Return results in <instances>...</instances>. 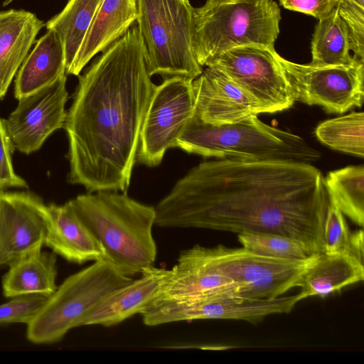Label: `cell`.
Segmentation results:
<instances>
[{
	"mask_svg": "<svg viewBox=\"0 0 364 364\" xmlns=\"http://www.w3.org/2000/svg\"><path fill=\"white\" fill-rule=\"evenodd\" d=\"M296 101L318 105L328 113L360 107L364 100V60L344 65L316 67L287 60L276 53Z\"/></svg>",
	"mask_w": 364,
	"mask_h": 364,
	"instance_id": "obj_10",
	"label": "cell"
},
{
	"mask_svg": "<svg viewBox=\"0 0 364 364\" xmlns=\"http://www.w3.org/2000/svg\"><path fill=\"white\" fill-rule=\"evenodd\" d=\"M205 250L215 267L236 284L237 296L249 299H273L298 287L318 254L306 259H290L223 245L205 247Z\"/></svg>",
	"mask_w": 364,
	"mask_h": 364,
	"instance_id": "obj_8",
	"label": "cell"
},
{
	"mask_svg": "<svg viewBox=\"0 0 364 364\" xmlns=\"http://www.w3.org/2000/svg\"><path fill=\"white\" fill-rule=\"evenodd\" d=\"M103 0H68L64 9L46 23L58 36L68 74Z\"/></svg>",
	"mask_w": 364,
	"mask_h": 364,
	"instance_id": "obj_23",
	"label": "cell"
},
{
	"mask_svg": "<svg viewBox=\"0 0 364 364\" xmlns=\"http://www.w3.org/2000/svg\"><path fill=\"white\" fill-rule=\"evenodd\" d=\"M66 75L63 44L53 30H47L27 55L16 76L14 96L17 100L30 95Z\"/></svg>",
	"mask_w": 364,
	"mask_h": 364,
	"instance_id": "obj_20",
	"label": "cell"
},
{
	"mask_svg": "<svg viewBox=\"0 0 364 364\" xmlns=\"http://www.w3.org/2000/svg\"><path fill=\"white\" fill-rule=\"evenodd\" d=\"M338 10L348 30L353 56L364 60V6L351 0H339Z\"/></svg>",
	"mask_w": 364,
	"mask_h": 364,
	"instance_id": "obj_29",
	"label": "cell"
},
{
	"mask_svg": "<svg viewBox=\"0 0 364 364\" xmlns=\"http://www.w3.org/2000/svg\"><path fill=\"white\" fill-rule=\"evenodd\" d=\"M168 269L154 265L144 268L141 277L113 291L85 317L81 326L110 327L141 314L162 294Z\"/></svg>",
	"mask_w": 364,
	"mask_h": 364,
	"instance_id": "obj_16",
	"label": "cell"
},
{
	"mask_svg": "<svg viewBox=\"0 0 364 364\" xmlns=\"http://www.w3.org/2000/svg\"><path fill=\"white\" fill-rule=\"evenodd\" d=\"M324 184L329 201L363 228L364 223V166H348L328 172Z\"/></svg>",
	"mask_w": 364,
	"mask_h": 364,
	"instance_id": "obj_25",
	"label": "cell"
},
{
	"mask_svg": "<svg viewBox=\"0 0 364 364\" xmlns=\"http://www.w3.org/2000/svg\"><path fill=\"white\" fill-rule=\"evenodd\" d=\"M46 205L28 191L0 190V267L44 245Z\"/></svg>",
	"mask_w": 364,
	"mask_h": 364,
	"instance_id": "obj_13",
	"label": "cell"
},
{
	"mask_svg": "<svg viewBox=\"0 0 364 364\" xmlns=\"http://www.w3.org/2000/svg\"><path fill=\"white\" fill-rule=\"evenodd\" d=\"M353 1H354L355 3H356L357 4L361 6H364V0H351Z\"/></svg>",
	"mask_w": 364,
	"mask_h": 364,
	"instance_id": "obj_33",
	"label": "cell"
},
{
	"mask_svg": "<svg viewBox=\"0 0 364 364\" xmlns=\"http://www.w3.org/2000/svg\"><path fill=\"white\" fill-rule=\"evenodd\" d=\"M237 292L236 284L215 267L205 247L195 245L182 250L168 269L159 299H206L237 296Z\"/></svg>",
	"mask_w": 364,
	"mask_h": 364,
	"instance_id": "obj_15",
	"label": "cell"
},
{
	"mask_svg": "<svg viewBox=\"0 0 364 364\" xmlns=\"http://www.w3.org/2000/svg\"><path fill=\"white\" fill-rule=\"evenodd\" d=\"M237 238L242 247L264 256L306 259L314 255L300 241L280 234L245 232Z\"/></svg>",
	"mask_w": 364,
	"mask_h": 364,
	"instance_id": "obj_28",
	"label": "cell"
},
{
	"mask_svg": "<svg viewBox=\"0 0 364 364\" xmlns=\"http://www.w3.org/2000/svg\"><path fill=\"white\" fill-rule=\"evenodd\" d=\"M193 48L202 68L239 46L275 50L280 33V8L273 0H207L193 9Z\"/></svg>",
	"mask_w": 364,
	"mask_h": 364,
	"instance_id": "obj_5",
	"label": "cell"
},
{
	"mask_svg": "<svg viewBox=\"0 0 364 364\" xmlns=\"http://www.w3.org/2000/svg\"><path fill=\"white\" fill-rule=\"evenodd\" d=\"M14 0H5L4 2L3 3V6H7L8 4H9L11 1H13Z\"/></svg>",
	"mask_w": 364,
	"mask_h": 364,
	"instance_id": "obj_34",
	"label": "cell"
},
{
	"mask_svg": "<svg viewBox=\"0 0 364 364\" xmlns=\"http://www.w3.org/2000/svg\"><path fill=\"white\" fill-rule=\"evenodd\" d=\"M66 75L52 85L18 100L4 119L14 150L25 154L38 151L55 131L63 128L68 97Z\"/></svg>",
	"mask_w": 364,
	"mask_h": 364,
	"instance_id": "obj_12",
	"label": "cell"
},
{
	"mask_svg": "<svg viewBox=\"0 0 364 364\" xmlns=\"http://www.w3.org/2000/svg\"><path fill=\"white\" fill-rule=\"evenodd\" d=\"M14 149L7 134L4 119L0 118V190L28 188V183L14 171L11 154Z\"/></svg>",
	"mask_w": 364,
	"mask_h": 364,
	"instance_id": "obj_31",
	"label": "cell"
},
{
	"mask_svg": "<svg viewBox=\"0 0 364 364\" xmlns=\"http://www.w3.org/2000/svg\"><path fill=\"white\" fill-rule=\"evenodd\" d=\"M363 231L352 232L340 209L329 201L323 227V252L346 254L363 262Z\"/></svg>",
	"mask_w": 364,
	"mask_h": 364,
	"instance_id": "obj_27",
	"label": "cell"
},
{
	"mask_svg": "<svg viewBox=\"0 0 364 364\" xmlns=\"http://www.w3.org/2000/svg\"><path fill=\"white\" fill-rule=\"evenodd\" d=\"M137 17L138 0H103L68 74L79 75L95 55L123 36Z\"/></svg>",
	"mask_w": 364,
	"mask_h": 364,
	"instance_id": "obj_18",
	"label": "cell"
},
{
	"mask_svg": "<svg viewBox=\"0 0 364 364\" xmlns=\"http://www.w3.org/2000/svg\"><path fill=\"white\" fill-rule=\"evenodd\" d=\"M193 9L189 0H138L136 23L151 77L194 80L202 73L193 48Z\"/></svg>",
	"mask_w": 364,
	"mask_h": 364,
	"instance_id": "obj_7",
	"label": "cell"
},
{
	"mask_svg": "<svg viewBox=\"0 0 364 364\" xmlns=\"http://www.w3.org/2000/svg\"><path fill=\"white\" fill-rule=\"evenodd\" d=\"M156 86L136 23L79 77L63 126L69 183L88 193H126Z\"/></svg>",
	"mask_w": 364,
	"mask_h": 364,
	"instance_id": "obj_2",
	"label": "cell"
},
{
	"mask_svg": "<svg viewBox=\"0 0 364 364\" xmlns=\"http://www.w3.org/2000/svg\"><path fill=\"white\" fill-rule=\"evenodd\" d=\"M350 44L347 26L339 15L338 6L327 16L318 19L311 43L310 65H344L356 58L350 55Z\"/></svg>",
	"mask_w": 364,
	"mask_h": 364,
	"instance_id": "obj_24",
	"label": "cell"
},
{
	"mask_svg": "<svg viewBox=\"0 0 364 364\" xmlns=\"http://www.w3.org/2000/svg\"><path fill=\"white\" fill-rule=\"evenodd\" d=\"M276 53L262 46H239L221 53L208 66L223 71L255 97L267 113H274L290 108L296 101Z\"/></svg>",
	"mask_w": 364,
	"mask_h": 364,
	"instance_id": "obj_11",
	"label": "cell"
},
{
	"mask_svg": "<svg viewBox=\"0 0 364 364\" xmlns=\"http://www.w3.org/2000/svg\"><path fill=\"white\" fill-rule=\"evenodd\" d=\"M48 297L43 295L19 296L0 304V325L27 324Z\"/></svg>",
	"mask_w": 364,
	"mask_h": 364,
	"instance_id": "obj_30",
	"label": "cell"
},
{
	"mask_svg": "<svg viewBox=\"0 0 364 364\" xmlns=\"http://www.w3.org/2000/svg\"><path fill=\"white\" fill-rule=\"evenodd\" d=\"M68 203L103 247L105 259L123 274L132 277L154 265L155 207L111 191L79 195Z\"/></svg>",
	"mask_w": 364,
	"mask_h": 364,
	"instance_id": "obj_3",
	"label": "cell"
},
{
	"mask_svg": "<svg viewBox=\"0 0 364 364\" xmlns=\"http://www.w3.org/2000/svg\"><path fill=\"white\" fill-rule=\"evenodd\" d=\"M44 245L67 261L82 264L105 259V252L68 201L46 205Z\"/></svg>",
	"mask_w": 364,
	"mask_h": 364,
	"instance_id": "obj_17",
	"label": "cell"
},
{
	"mask_svg": "<svg viewBox=\"0 0 364 364\" xmlns=\"http://www.w3.org/2000/svg\"><path fill=\"white\" fill-rule=\"evenodd\" d=\"M174 147L189 154L221 159L311 164L321 156L301 136L269 126L257 115L237 123L213 125L193 114Z\"/></svg>",
	"mask_w": 364,
	"mask_h": 364,
	"instance_id": "obj_4",
	"label": "cell"
},
{
	"mask_svg": "<svg viewBox=\"0 0 364 364\" xmlns=\"http://www.w3.org/2000/svg\"><path fill=\"white\" fill-rule=\"evenodd\" d=\"M43 26V22L30 11H0V100L6 94Z\"/></svg>",
	"mask_w": 364,
	"mask_h": 364,
	"instance_id": "obj_19",
	"label": "cell"
},
{
	"mask_svg": "<svg viewBox=\"0 0 364 364\" xmlns=\"http://www.w3.org/2000/svg\"><path fill=\"white\" fill-rule=\"evenodd\" d=\"M317 139L328 147L363 158L364 156V114H348L326 120L315 130Z\"/></svg>",
	"mask_w": 364,
	"mask_h": 364,
	"instance_id": "obj_26",
	"label": "cell"
},
{
	"mask_svg": "<svg viewBox=\"0 0 364 364\" xmlns=\"http://www.w3.org/2000/svg\"><path fill=\"white\" fill-rule=\"evenodd\" d=\"M364 279V266L346 254L318 253L303 274L298 293L301 299L326 297Z\"/></svg>",
	"mask_w": 364,
	"mask_h": 364,
	"instance_id": "obj_22",
	"label": "cell"
},
{
	"mask_svg": "<svg viewBox=\"0 0 364 364\" xmlns=\"http://www.w3.org/2000/svg\"><path fill=\"white\" fill-rule=\"evenodd\" d=\"M2 277L6 298L29 295L50 296L57 289V255L41 250L28 253L8 265Z\"/></svg>",
	"mask_w": 364,
	"mask_h": 364,
	"instance_id": "obj_21",
	"label": "cell"
},
{
	"mask_svg": "<svg viewBox=\"0 0 364 364\" xmlns=\"http://www.w3.org/2000/svg\"><path fill=\"white\" fill-rule=\"evenodd\" d=\"M328 204L324 177L311 164L222 159L180 178L155 207V225L277 233L318 254Z\"/></svg>",
	"mask_w": 364,
	"mask_h": 364,
	"instance_id": "obj_1",
	"label": "cell"
},
{
	"mask_svg": "<svg viewBox=\"0 0 364 364\" xmlns=\"http://www.w3.org/2000/svg\"><path fill=\"white\" fill-rule=\"evenodd\" d=\"M195 110L203 122L213 125L233 124L267 113L263 105L227 74L206 66L193 80Z\"/></svg>",
	"mask_w": 364,
	"mask_h": 364,
	"instance_id": "obj_14",
	"label": "cell"
},
{
	"mask_svg": "<svg viewBox=\"0 0 364 364\" xmlns=\"http://www.w3.org/2000/svg\"><path fill=\"white\" fill-rule=\"evenodd\" d=\"M191 78L173 76L156 85L141 126L136 161L159 165L194 114L195 96Z\"/></svg>",
	"mask_w": 364,
	"mask_h": 364,
	"instance_id": "obj_9",
	"label": "cell"
},
{
	"mask_svg": "<svg viewBox=\"0 0 364 364\" xmlns=\"http://www.w3.org/2000/svg\"><path fill=\"white\" fill-rule=\"evenodd\" d=\"M284 8L310 15L317 19L328 16L339 0H279Z\"/></svg>",
	"mask_w": 364,
	"mask_h": 364,
	"instance_id": "obj_32",
	"label": "cell"
},
{
	"mask_svg": "<svg viewBox=\"0 0 364 364\" xmlns=\"http://www.w3.org/2000/svg\"><path fill=\"white\" fill-rule=\"evenodd\" d=\"M132 279L105 259L68 276L26 324L27 340L37 345L60 341L104 298Z\"/></svg>",
	"mask_w": 364,
	"mask_h": 364,
	"instance_id": "obj_6",
	"label": "cell"
}]
</instances>
